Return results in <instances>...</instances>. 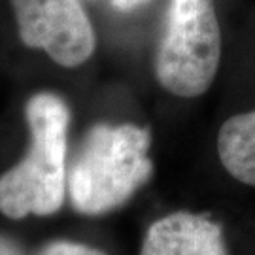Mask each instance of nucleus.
Wrapping results in <instances>:
<instances>
[{
	"mask_svg": "<svg viewBox=\"0 0 255 255\" xmlns=\"http://www.w3.org/2000/svg\"><path fill=\"white\" fill-rule=\"evenodd\" d=\"M151 132L134 123L93 125L68 166L66 191L85 216L123 206L153 174Z\"/></svg>",
	"mask_w": 255,
	"mask_h": 255,
	"instance_id": "nucleus-1",
	"label": "nucleus"
},
{
	"mask_svg": "<svg viewBox=\"0 0 255 255\" xmlns=\"http://www.w3.org/2000/svg\"><path fill=\"white\" fill-rule=\"evenodd\" d=\"M27 155L0 176V212L9 219L51 216L66 193V138L70 110L55 93H36L25 106Z\"/></svg>",
	"mask_w": 255,
	"mask_h": 255,
	"instance_id": "nucleus-2",
	"label": "nucleus"
},
{
	"mask_svg": "<svg viewBox=\"0 0 255 255\" xmlns=\"http://www.w3.org/2000/svg\"><path fill=\"white\" fill-rule=\"evenodd\" d=\"M221 61L214 0H170L155 55V76L168 93L195 99L210 89Z\"/></svg>",
	"mask_w": 255,
	"mask_h": 255,
	"instance_id": "nucleus-3",
	"label": "nucleus"
},
{
	"mask_svg": "<svg viewBox=\"0 0 255 255\" xmlns=\"http://www.w3.org/2000/svg\"><path fill=\"white\" fill-rule=\"evenodd\" d=\"M19 36L57 64L76 68L95 51L93 25L80 0H11Z\"/></svg>",
	"mask_w": 255,
	"mask_h": 255,
	"instance_id": "nucleus-4",
	"label": "nucleus"
},
{
	"mask_svg": "<svg viewBox=\"0 0 255 255\" xmlns=\"http://www.w3.org/2000/svg\"><path fill=\"white\" fill-rule=\"evenodd\" d=\"M140 255H229L223 227L208 214L172 212L146 231Z\"/></svg>",
	"mask_w": 255,
	"mask_h": 255,
	"instance_id": "nucleus-5",
	"label": "nucleus"
},
{
	"mask_svg": "<svg viewBox=\"0 0 255 255\" xmlns=\"http://www.w3.org/2000/svg\"><path fill=\"white\" fill-rule=\"evenodd\" d=\"M218 155L235 180L255 187V110L237 114L221 125Z\"/></svg>",
	"mask_w": 255,
	"mask_h": 255,
	"instance_id": "nucleus-6",
	"label": "nucleus"
},
{
	"mask_svg": "<svg viewBox=\"0 0 255 255\" xmlns=\"http://www.w3.org/2000/svg\"><path fill=\"white\" fill-rule=\"evenodd\" d=\"M36 255H106L104 252L97 250L87 244L80 242H66V240H55L42 248Z\"/></svg>",
	"mask_w": 255,
	"mask_h": 255,
	"instance_id": "nucleus-7",
	"label": "nucleus"
},
{
	"mask_svg": "<svg viewBox=\"0 0 255 255\" xmlns=\"http://www.w3.org/2000/svg\"><path fill=\"white\" fill-rule=\"evenodd\" d=\"M112 2V6L119 11H132V9L140 8V6H144L147 4L149 0H110Z\"/></svg>",
	"mask_w": 255,
	"mask_h": 255,
	"instance_id": "nucleus-8",
	"label": "nucleus"
},
{
	"mask_svg": "<svg viewBox=\"0 0 255 255\" xmlns=\"http://www.w3.org/2000/svg\"><path fill=\"white\" fill-rule=\"evenodd\" d=\"M0 255H23L17 244H13L8 238L0 237Z\"/></svg>",
	"mask_w": 255,
	"mask_h": 255,
	"instance_id": "nucleus-9",
	"label": "nucleus"
}]
</instances>
